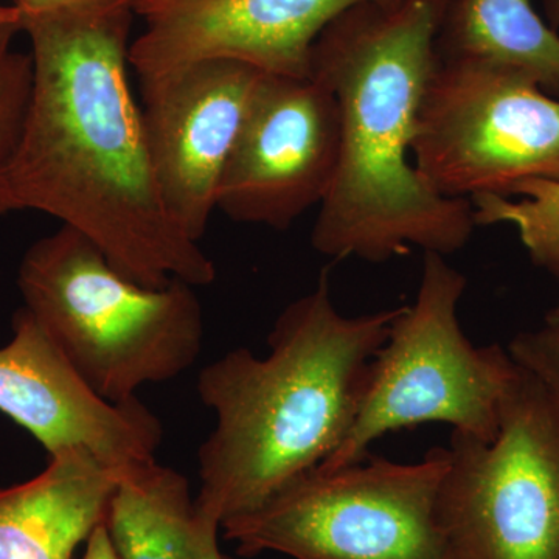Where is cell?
Segmentation results:
<instances>
[{
	"instance_id": "cell-11",
	"label": "cell",
	"mask_w": 559,
	"mask_h": 559,
	"mask_svg": "<svg viewBox=\"0 0 559 559\" xmlns=\"http://www.w3.org/2000/svg\"><path fill=\"white\" fill-rule=\"evenodd\" d=\"M366 2L399 0H139L145 31L131 44L130 66L143 81L223 58L305 79L323 28Z\"/></svg>"
},
{
	"instance_id": "cell-5",
	"label": "cell",
	"mask_w": 559,
	"mask_h": 559,
	"mask_svg": "<svg viewBox=\"0 0 559 559\" xmlns=\"http://www.w3.org/2000/svg\"><path fill=\"white\" fill-rule=\"evenodd\" d=\"M466 278L440 253L425 252L414 304L401 307L367 373L358 414L340 448L318 468L333 471L370 455L395 430L452 426L492 441L521 367L499 344L476 347L463 333L459 305Z\"/></svg>"
},
{
	"instance_id": "cell-6",
	"label": "cell",
	"mask_w": 559,
	"mask_h": 559,
	"mask_svg": "<svg viewBox=\"0 0 559 559\" xmlns=\"http://www.w3.org/2000/svg\"><path fill=\"white\" fill-rule=\"evenodd\" d=\"M447 468L448 448L415 463L370 454L344 468H314L221 530L246 558L452 559L437 511Z\"/></svg>"
},
{
	"instance_id": "cell-16",
	"label": "cell",
	"mask_w": 559,
	"mask_h": 559,
	"mask_svg": "<svg viewBox=\"0 0 559 559\" xmlns=\"http://www.w3.org/2000/svg\"><path fill=\"white\" fill-rule=\"evenodd\" d=\"M511 201L502 197L471 200L476 226L511 224L516 227L533 263L554 274L559 267V183L527 180L513 190Z\"/></svg>"
},
{
	"instance_id": "cell-7",
	"label": "cell",
	"mask_w": 559,
	"mask_h": 559,
	"mask_svg": "<svg viewBox=\"0 0 559 559\" xmlns=\"http://www.w3.org/2000/svg\"><path fill=\"white\" fill-rule=\"evenodd\" d=\"M412 159L430 189L454 200L559 183V98L513 70L437 55Z\"/></svg>"
},
{
	"instance_id": "cell-3",
	"label": "cell",
	"mask_w": 559,
	"mask_h": 559,
	"mask_svg": "<svg viewBox=\"0 0 559 559\" xmlns=\"http://www.w3.org/2000/svg\"><path fill=\"white\" fill-rule=\"evenodd\" d=\"M400 310L341 314L323 271L311 293L280 312L270 355L240 347L204 367L198 395L216 425L198 451L197 509L223 525L325 462L355 421L371 360Z\"/></svg>"
},
{
	"instance_id": "cell-19",
	"label": "cell",
	"mask_w": 559,
	"mask_h": 559,
	"mask_svg": "<svg viewBox=\"0 0 559 559\" xmlns=\"http://www.w3.org/2000/svg\"><path fill=\"white\" fill-rule=\"evenodd\" d=\"M139 0H16L22 14L47 11H106L128 9L135 13Z\"/></svg>"
},
{
	"instance_id": "cell-13",
	"label": "cell",
	"mask_w": 559,
	"mask_h": 559,
	"mask_svg": "<svg viewBox=\"0 0 559 559\" xmlns=\"http://www.w3.org/2000/svg\"><path fill=\"white\" fill-rule=\"evenodd\" d=\"M120 477L91 452L68 450L32 480L0 488V559H73L105 522Z\"/></svg>"
},
{
	"instance_id": "cell-14",
	"label": "cell",
	"mask_w": 559,
	"mask_h": 559,
	"mask_svg": "<svg viewBox=\"0 0 559 559\" xmlns=\"http://www.w3.org/2000/svg\"><path fill=\"white\" fill-rule=\"evenodd\" d=\"M436 50L513 70L559 98V35L530 0H450Z\"/></svg>"
},
{
	"instance_id": "cell-4",
	"label": "cell",
	"mask_w": 559,
	"mask_h": 559,
	"mask_svg": "<svg viewBox=\"0 0 559 559\" xmlns=\"http://www.w3.org/2000/svg\"><path fill=\"white\" fill-rule=\"evenodd\" d=\"M17 285L25 310L109 403L135 400L143 385L175 380L200 358L204 316L194 286L139 285L72 227L27 250Z\"/></svg>"
},
{
	"instance_id": "cell-9",
	"label": "cell",
	"mask_w": 559,
	"mask_h": 559,
	"mask_svg": "<svg viewBox=\"0 0 559 559\" xmlns=\"http://www.w3.org/2000/svg\"><path fill=\"white\" fill-rule=\"evenodd\" d=\"M340 106L312 79L263 73L224 168L216 209L286 230L329 193L340 159Z\"/></svg>"
},
{
	"instance_id": "cell-15",
	"label": "cell",
	"mask_w": 559,
	"mask_h": 559,
	"mask_svg": "<svg viewBox=\"0 0 559 559\" xmlns=\"http://www.w3.org/2000/svg\"><path fill=\"white\" fill-rule=\"evenodd\" d=\"M105 524L121 559H197L198 514L189 480L156 460L120 477Z\"/></svg>"
},
{
	"instance_id": "cell-21",
	"label": "cell",
	"mask_w": 559,
	"mask_h": 559,
	"mask_svg": "<svg viewBox=\"0 0 559 559\" xmlns=\"http://www.w3.org/2000/svg\"><path fill=\"white\" fill-rule=\"evenodd\" d=\"M81 559H121L110 539L105 522H102L86 540V550Z\"/></svg>"
},
{
	"instance_id": "cell-10",
	"label": "cell",
	"mask_w": 559,
	"mask_h": 559,
	"mask_svg": "<svg viewBox=\"0 0 559 559\" xmlns=\"http://www.w3.org/2000/svg\"><path fill=\"white\" fill-rule=\"evenodd\" d=\"M263 73L219 58L140 81L143 127L162 202L191 241L200 242L207 230L224 168Z\"/></svg>"
},
{
	"instance_id": "cell-8",
	"label": "cell",
	"mask_w": 559,
	"mask_h": 559,
	"mask_svg": "<svg viewBox=\"0 0 559 559\" xmlns=\"http://www.w3.org/2000/svg\"><path fill=\"white\" fill-rule=\"evenodd\" d=\"M437 511L452 559H559V415L524 369L495 440L452 432Z\"/></svg>"
},
{
	"instance_id": "cell-20",
	"label": "cell",
	"mask_w": 559,
	"mask_h": 559,
	"mask_svg": "<svg viewBox=\"0 0 559 559\" xmlns=\"http://www.w3.org/2000/svg\"><path fill=\"white\" fill-rule=\"evenodd\" d=\"M198 514V551L197 559H231L219 549L218 535L221 524L215 518L202 513Z\"/></svg>"
},
{
	"instance_id": "cell-12",
	"label": "cell",
	"mask_w": 559,
	"mask_h": 559,
	"mask_svg": "<svg viewBox=\"0 0 559 559\" xmlns=\"http://www.w3.org/2000/svg\"><path fill=\"white\" fill-rule=\"evenodd\" d=\"M0 412L49 455L86 450L119 476L154 462L164 439L159 419L138 399L114 404L98 396L25 308L0 348Z\"/></svg>"
},
{
	"instance_id": "cell-18",
	"label": "cell",
	"mask_w": 559,
	"mask_h": 559,
	"mask_svg": "<svg viewBox=\"0 0 559 559\" xmlns=\"http://www.w3.org/2000/svg\"><path fill=\"white\" fill-rule=\"evenodd\" d=\"M509 352L543 385L559 415V326L544 323L538 330L524 331L510 342Z\"/></svg>"
},
{
	"instance_id": "cell-22",
	"label": "cell",
	"mask_w": 559,
	"mask_h": 559,
	"mask_svg": "<svg viewBox=\"0 0 559 559\" xmlns=\"http://www.w3.org/2000/svg\"><path fill=\"white\" fill-rule=\"evenodd\" d=\"M7 24H21V11L16 5H0V27Z\"/></svg>"
},
{
	"instance_id": "cell-1",
	"label": "cell",
	"mask_w": 559,
	"mask_h": 559,
	"mask_svg": "<svg viewBox=\"0 0 559 559\" xmlns=\"http://www.w3.org/2000/svg\"><path fill=\"white\" fill-rule=\"evenodd\" d=\"M134 14L21 13L33 76L11 193L17 210H39L79 230L139 285L179 278L210 286L215 264L173 223L154 178L128 79Z\"/></svg>"
},
{
	"instance_id": "cell-23",
	"label": "cell",
	"mask_w": 559,
	"mask_h": 559,
	"mask_svg": "<svg viewBox=\"0 0 559 559\" xmlns=\"http://www.w3.org/2000/svg\"><path fill=\"white\" fill-rule=\"evenodd\" d=\"M555 277L559 280V267L554 272ZM546 323H550V325L559 326V300L558 304L555 305L554 308L547 314Z\"/></svg>"
},
{
	"instance_id": "cell-2",
	"label": "cell",
	"mask_w": 559,
	"mask_h": 559,
	"mask_svg": "<svg viewBox=\"0 0 559 559\" xmlns=\"http://www.w3.org/2000/svg\"><path fill=\"white\" fill-rule=\"evenodd\" d=\"M448 5L359 3L312 44L310 76L340 106V159L311 234L312 248L331 260L384 263L409 248L448 257L473 237L471 202L441 197L411 164Z\"/></svg>"
},
{
	"instance_id": "cell-17",
	"label": "cell",
	"mask_w": 559,
	"mask_h": 559,
	"mask_svg": "<svg viewBox=\"0 0 559 559\" xmlns=\"http://www.w3.org/2000/svg\"><path fill=\"white\" fill-rule=\"evenodd\" d=\"M21 31V24L0 27V216L17 210L11 193L10 167L32 90V57L13 49L14 36Z\"/></svg>"
}]
</instances>
